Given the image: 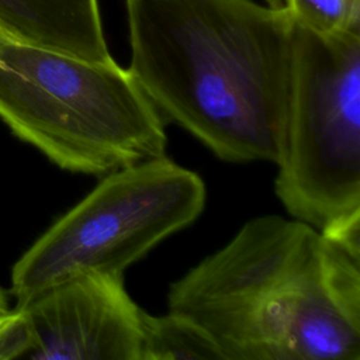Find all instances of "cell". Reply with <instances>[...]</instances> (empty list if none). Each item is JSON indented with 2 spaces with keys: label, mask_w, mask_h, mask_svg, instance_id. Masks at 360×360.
I'll return each mask as SVG.
<instances>
[{
  "label": "cell",
  "mask_w": 360,
  "mask_h": 360,
  "mask_svg": "<svg viewBox=\"0 0 360 360\" xmlns=\"http://www.w3.org/2000/svg\"><path fill=\"white\" fill-rule=\"evenodd\" d=\"M30 347L31 339L21 311L15 307L0 315V360L27 357Z\"/></svg>",
  "instance_id": "obj_10"
},
{
  "label": "cell",
  "mask_w": 360,
  "mask_h": 360,
  "mask_svg": "<svg viewBox=\"0 0 360 360\" xmlns=\"http://www.w3.org/2000/svg\"><path fill=\"white\" fill-rule=\"evenodd\" d=\"M274 190L323 231L360 214V31L294 24L284 148Z\"/></svg>",
  "instance_id": "obj_4"
},
{
  "label": "cell",
  "mask_w": 360,
  "mask_h": 360,
  "mask_svg": "<svg viewBox=\"0 0 360 360\" xmlns=\"http://www.w3.org/2000/svg\"><path fill=\"white\" fill-rule=\"evenodd\" d=\"M224 360H360V255L262 215L169 287Z\"/></svg>",
  "instance_id": "obj_2"
},
{
  "label": "cell",
  "mask_w": 360,
  "mask_h": 360,
  "mask_svg": "<svg viewBox=\"0 0 360 360\" xmlns=\"http://www.w3.org/2000/svg\"><path fill=\"white\" fill-rule=\"evenodd\" d=\"M267 6H271V7H278V6H283V1L281 0H263Z\"/></svg>",
  "instance_id": "obj_12"
},
{
  "label": "cell",
  "mask_w": 360,
  "mask_h": 360,
  "mask_svg": "<svg viewBox=\"0 0 360 360\" xmlns=\"http://www.w3.org/2000/svg\"><path fill=\"white\" fill-rule=\"evenodd\" d=\"M0 37L89 62H114L97 0H0Z\"/></svg>",
  "instance_id": "obj_7"
},
{
  "label": "cell",
  "mask_w": 360,
  "mask_h": 360,
  "mask_svg": "<svg viewBox=\"0 0 360 360\" xmlns=\"http://www.w3.org/2000/svg\"><path fill=\"white\" fill-rule=\"evenodd\" d=\"M0 118L75 173L103 177L166 156L165 117L115 60L0 39Z\"/></svg>",
  "instance_id": "obj_3"
},
{
  "label": "cell",
  "mask_w": 360,
  "mask_h": 360,
  "mask_svg": "<svg viewBox=\"0 0 360 360\" xmlns=\"http://www.w3.org/2000/svg\"><path fill=\"white\" fill-rule=\"evenodd\" d=\"M0 39H4V38H1V37H0Z\"/></svg>",
  "instance_id": "obj_13"
},
{
  "label": "cell",
  "mask_w": 360,
  "mask_h": 360,
  "mask_svg": "<svg viewBox=\"0 0 360 360\" xmlns=\"http://www.w3.org/2000/svg\"><path fill=\"white\" fill-rule=\"evenodd\" d=\"M283 6L295 25L315 32L360 31V0H284Z\"/></svg>",
  "instance_id": "obj_9"
},
{
  "label": "cell",
  "mask_w": 360,
  "mask_h": 360,
  "mask_svg": "<svg viewBox=\"0 0 360 360\" xmlns=\"http://www.w3.org/2000/svg\"><path fill=\"white\" fill-rule=\"evenodd\" d=\"M129 72L165 117L226 162L278 163L294 22L255 0H125Z\"/></svg>",
  "instance_id": "obj_1"
},
{
  "label": "cell",
  "mask_w": 360,
  "mask_h": 360,
  "mask_svg": "<svg viewBox=\"0 0 360 360\" xmlns=\"http://www.w3.org/2000/svg\"><path fill=\"white\" fill-rule=\"evenodd\" d=\"M21 311L38 360H139L142 309L122 276L83 274L56 284Z\"/></svg>",
  "instance_id": "obj_6"
},
{
  "label": "cell",
  "mask_w": 360,
  "mask_h": 360,
  "mask_svg": "<svg viewBox=\"0 0 360 360\" xmlns=\"http://www.w3.org/2000/svg\"><path fill=\"white\" fill-rule=\"evenodd\" d=\"M202 179L166 156L103 176L14 264L11 294L21 305L77 276H122L205 205Z\"/></svg>",
  "instance_id": "obj_5"
},
{
  "label": "cell",
  "mask_w": 360,
  "mask_h": 360,
  "mask_svg": "<svg viewBox=\"0 0 360 360\" xmlns=\"http://www.w3.org/2000/svg\"><path fill=\"white\" fill-rule=\"evenodd\" d=\"M10 311L8 305H7V297L4 294V291L0 288V315H4Z\"/></svg>",
  "instance_id": "obj_11"
},
{
  "label": "cell",
  "mask_w": 360,
  "mask_h": 360,
  "mask_svg": "<svg viewBox=\"0 0 360 360\" xmlns=\"http://www.w3.org/2000/svg\"><path fill=\"white\" fill-rule=\"evenodd\" d=\"M221 359L224 356L212 338L193 319L169 311L166 315L142 312L139 360Z\"/></svg>",
  "instance_id": "obj_8"
}]
</instances>
